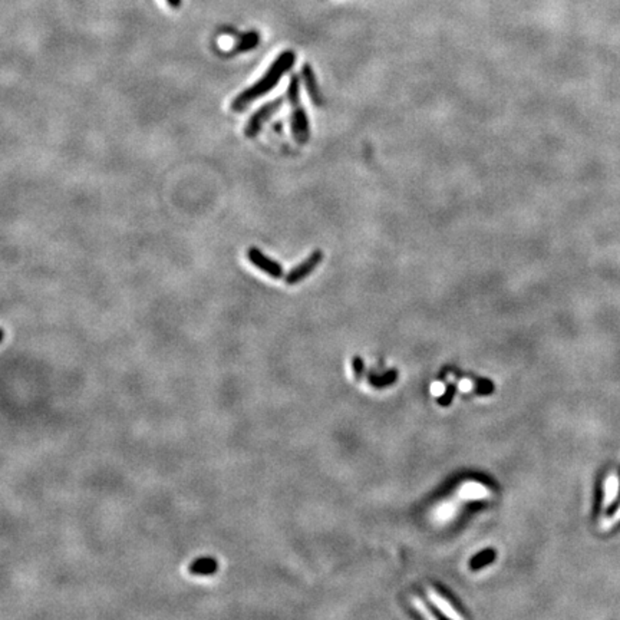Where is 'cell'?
I'll use <instances>...</instances> for the list:
<instances>
[{
  "label": "cell",
  "instance_id": "cell-1",
  "mask_svg": "<svg viewBox=\"0 0 620 620\" xmlns=\"http://www.w3.org/2000/svg\"><path fill=\"white\" fill-rule=\"evenodd\" d=\"M296 62V53L293 51H284L281 52L273 61V63L269 66V69L266 70V74L257 82L253 83L251 86H249L247 89H244L240 92L231 102V111L233 112H243L249 108L253 102H256L257 99L261 97H265L279 85L281 81V78L288 74L290 69L293 68Z\"/></svg>",
  "mask_w": 620,
  "mask_h": 620
},
{
  "label": "cell",
  "instance_id": "cell-2",
  "mask_svg": "<svg viewBox=\"0 0 620 620\" xmlns=\"http://www.w3.org/2000/svg\"><path fill=\"white\" fill-rule=\"evenodd\" d=\"M283 102H284V99L280 97V98L269 101V102H266L265 105L260 106L257 111L250 116L249 121L246 124V127H244V135L247 136V138H254V136H257L258 132L261 131V128H263V125H265L266 122L269 121L273 115H276L279 112L280 108L283 106Z\"/></svg>",
  "mask_w": 620,
  "mask_h": 620
},
{
  "label": "cell",
  "instance_id": "cell-3",
  "mask_svg": "<svg viewBox=\"0 0 620 620\" xmlns=\"http://www.w3.org/2000/svg\"><path fill=\"white\" fill-rule=\"evenodd\" d=\"M323 258H325V254H323L322 250H315V251H312L307 257L304 258L303 261H300L297 266H295V267L284 276V283L289 284V286H296V284L302 283L303 280L307 279L310 274L318 269L319 265L323 261Z\"/></svg>",
  "mask_w": 620,
  "mask_h": 620
},
{
  "label": "cell",
  "instance_id": "cell-4",
  "mask_svg": "<svg viewBox=\"0 0 620 620\" xmlns=\"http://www.w3.org/2000/svg\"><path fill=\"white\" fill-rule=\"evenodd\" d=\"M290 128H292V134L297 144H306L310 138V122L307 118V114L304 111V108L302 105V101H296V102H290Z\"/></svg>",
  "mask_w": 620,
  "mask_h": 620
},
{
  "label": "cell",
  "instance_id": "cell-5",
  "mask_svg": "<svg viewBox=\"0 0 620 620\" xmlns=\"http://www.w3.org/2000/svg\"><path fill=\"white\" fill-rule=\"evenodd\" d=\"M247 258L251 265L254 266L256 269H258L260 272L266 273L269 277L272 279H281L284 277V270L283 266L280 265L277 260L269 257L267 254H265L263 251L257 247H250L247 250Z\"/></svg>",
  "mask_w": 620,
  "mask_h": 620
},
{
  "label": "cell",
  "instance_id": "cell-6",
  "mask_svg": "<svg viewBox=\"0 0 620 620\" xmlns=\"http://www.w3.org/2000/svg\"><path fill=\"white\" fill-rule=\"evenodd\" d=\"M302 81L309 98L312 99V102L316 106L323 105V97H322V92H320V88H319L318 79H316V75H315V70L312 68V65H309V63L303 65Z\"/></svg>",
  "mask_w": 620,
  "mask_h": 620
},
{
  "label": "cell",
  "instance_id": "cell-7",
  "mask_svg": "<svg viewBox=\"0 0 620 620\" xmlns=\"http://www.w3.org/2000/svg\"><path fill=\"white\" fill-rule=\"evenodd\" d=\"M219 570V561L214 557H198L188 564V573L193 576H212Z\"/></svg>",
  "mask_w": 620,
  "mask_h": 620
},
{
  "label": "cell",
  "instance_id": "cell-8",
  "mask_svg": "<svg viewBox=\"0 0 620 620\" xmlns=\"http://www.w3.org/2000/svg\"><path fill=\"white\" fill-rule=\"evenodd\" d=\"M426 593H428V598H430V600H431L434 605L438 607L441 612L445 614L446 617H451V619H462L464 616H462L461 613H458L457 610H455V607L448 600H446L439 591H437L435 589H431V587H426Z\"/></svg>",
  "mask_w": 620,
  "mask_h": 620
},
{
  "label": "cell",
  "instance_id": "cell-9",
  "mask_svg": "<svg viewBox=\"0 0 620 620\" xmlns=\"http://www.w3.org/2000/svg\"><path fill=\"white\" fill-rule=\"evenodd\" d=\"M490 490L485 485L480 484L476 481H468L458 488V495L462 499H481L490 497Z\"/></svg>",
  "mask_w": 620,
  "mask_h": 620
},
{
  "label": "cell",
  "instance_id": "cell-10",
  "mask_svg": "<svg viewBox=\"0 0 620 620\" xmlns=\"http://www.w3.org/2000/svg\"><path fill=\"white\" fill-rule=\"evenodd\" d=\"M258 42H260L258 32H247V33H244L242 38H240V40L237 42V45H235V52H249V51L254 49V47L258 45Z\"/></svg>",
  "mask_w": 620,
  "mask_h": 620
},
{
  "label": "cell",
  "instance_id": "cell-11",
  "mask_svg": "<svg viewBox=\"0 0 620 620\" xmlns=\"http://www.w3.org/2000/svg\"><path fill=\"white\" fill-rule=\"evenodd\" d=\"M411 603H412L414 607H416V610L421 613L422 616H425V617H430V619H435V614H432V613L426 609V606L424 605V602L418 598V596H411Z\"/></svg>",
  "mask_w": 620,
  "mask_h": 620
},
{
  "label": "cell",
  "instance_id": "cell-12",
  "mask_svg": "<svg viewBox=\"0 0 620 620\" xmlns=\"http://www.w3.org/2000/svg\"><path fill=\"white\" fill-rule=\"evenodd\" d=\"M431 393L434 396H442L445 393V385L442 382H434L431 385Z\"/></svg>",
  "mask_w": 620,
  "mask_h": 620
},
{
  "label": "cell",
  "instance_id": "cell-13",
  "mask_svg": "<svg viewBox=\"0 0 620 620\" xmlns=\"http://www.w3.org/2000/svg\"><path fill=\"white\" fill-rule=\"evenodd\" d=\"M458 389L462 391V392H469V391L474 389V384H472L471 379H461V380L458 382Z\"/></svg>",
  "mask_w": 620,
  "mask_h": 620
},
{
  "label": "cell",
  "instance_id": "cell-14",
  "mask_svg": "<svg viewBox=\"0 0 620 620\" xmlns=\"http://www.w3.org/2000/svg\"><path fill=\"white\" fill-rule=\"evenodd\" d=\"M166 3H168L171 8H174V9L180 8V6H181V0H166Z\"/></svg>",
  "mask_w": 620,
  "mask_h": 620
}]
</instances>
